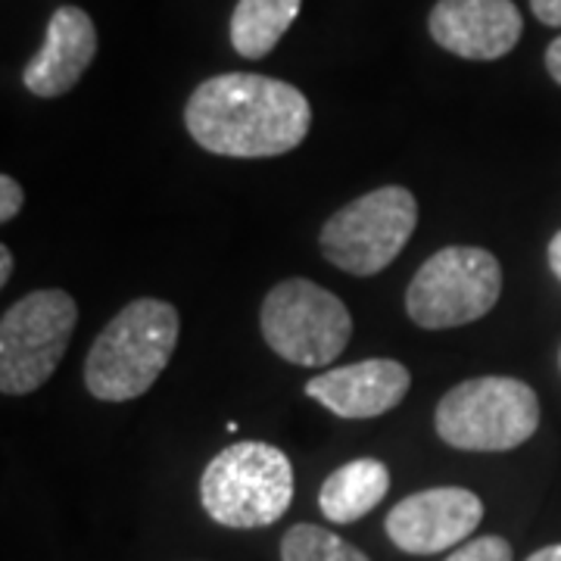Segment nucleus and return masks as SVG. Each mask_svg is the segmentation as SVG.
<instances>
[{
  "mask_svg": "<svg viewBox=\"0 0 561 561\" xmlns=\"http://www.w3.org/2000/svg\"><path fill=\"white\" fill-rule=\"evenodd\" d=\"M79 306L66 290H35L0 321V390L25 397L47 381L66 356Z\"/></svg>",
  "mask_w": 561,
  "mask_h": 561,
  "instance_id": "0eeeda50",
  "label": "nucleus"
},
{
  "mask_svg": "<svg viewBox=\"0 0 561 561\" xmlns=\"http://www.w3.org/2000/svg\"><path fill=\"white\" fill-rule=\"evenodd\" d=\"M98 54V28L79 7H60L50 22L44 47L28 60L22 81L35 98H60L72 91Z\"/></svg>",
  "mask_w": 561,
  "mask_h": 561,
  "instance_id": "f8f14e48",
  "label": "nucleus"
},
{
  "mask_svg": "<svg viewBox=\"0 0 561 561\" xmlns=\"http://www.w3.org/2000/svg\"><path fill=\"white\" fill-rule=\"evenodd\" d=\"M280 561H368V556L324 527L297 524L280 542Z\"/></svg>",
  "mask_w": 561,
  "mask_h": 561,
  "instance_id": "2eb2a0df",
  "label": "nucleus"
},
{
  "mask_svg": "<svg viewBox=\"0 0 561 561\" xmlns=\"http://www.w3.org/2000/svg\"><path fill=\"white\" fill-rule=\"evenodd\" d=\"M409 371L397 359H365L324 371L306 383V393L337 419H378L409 393Z\"/></svg>",
  "mask_w": 561,
  "mask_h": 561,
  "instance_id": "9b49d317",
  "label": "nucleus"
},
{
  "mask_svg": "<svg viewBox=\"0 0 561 561\" xmlns=\"http://www.w3.org/2000/svg\"><path fill=\"white\" fill-rule=\"evenodd\" d=\"M22 201H25V194H22L20 181L3 175V179H0V221L16 219L22 209Z\"/></svg>",
  "mask_w": 561,
  "mask_h": 561,
  "instance_id": "f3484780",
  "label": "nucleus"
},
{
  "mask_svg": "<svg viewBox=\"0 0 561 561\" xmlns=\"http://www.w3.org/2000/svg\"><path fill=\"white\" fill-rule=\"evenodd\" d=\"M260 328L280 359L321 368L341 356L353 334L350 309L316 280L290 278L275 284L262 302Z\"/></svg>",
  "mask_w": 561,
  "mask_h": 561,
  "instance_id": "39448f33",
  "label": "nucleus"
},
{
  "mask_svg": "<svg viewBox=\"0 0 561 561\" xmlns=\"http://www.w3.org/2000/svg\"><path fill=\"white\" fill-rule=\"evenodd\" d=\"M530 10L542 25H556L561 28V0H530Z\"/></svg>",
  "mask_w": 561,
  "mask_h": 561,
  "instance_id": "a211bd4d",
  "label": "nucleus"
},
{
  "mask_svg": "<svg viewBox=\"0 0 561 561\" xmlns=\"http://www.w3.org/2000/svg\"><path fill=\"white\" fill-rule=\"evenodd\" d=\"M419 225V203L412 191L387 184L365 194L321 228V253L350 275H378L402 253Z\"/></svg>",
  "mask_w": 561,
  "mask_h": 561,
  "instance_id": "6e6552de",
  "label": "nucleus"
},
{
  "mask_svg": "<svg viewBox=\"0 0 561 561\" xmlns=\"http://www.w3.org/2000/svg\"><path fill=\"white\" fill-rule=\"evenodd\" d=\"M546 69H549V76L561 84V38H556L549 44V50H546Z\"/></svg>",
  "mask_w": 561,
  "mask_h": 561,
  "instance_id": "6ab92c4d",
  "label": "nucleus"
},
{
  "mask_svg": "<svg viewBox=\"0 0 561 561\" xmlns=\"http://www.w3.org/2000/svg\"><path fill=\"white\" fill-rule=\"evenodd\" d=\"M427 25L431 38L461 60H500L524 32L512 0H440Z\"/></svg>",
  "mask_w": 561,
  "mask_h": 561,
  "instance_id": "9d476101",
  "label": "nucleus"
},
{
  "mask_svg": "<svg viewBox=\"0 0 561 561\" xmlns=\"http://www.w3.org/2000/svg\"><path fill=\"white\" fill-rule=\"evenodd\" d=\"M13 275V253L10 247H0V284H7Z\"/></svg>",
  "mask_w": 561,
  "mask_h": 561,
  "instance_id": "412c9836",
  "label": "nucleus"
},
{
  "mask_svg": "<svg viewBox=\"0 0 561 561\" xmlns=\"http://www.w3.org/2000/svg\"><path fill=\"white\" fill-rule=\"evenodd\" d=\"M434 421L437 434L456 449L505 453L537 434L540 400L518 378H471L443 397Z\"/></svg>",
  "mask_w": 561,
  "mask_h": 561,
  "instance_id": "20e7f679",
  "label": "nucleus"
},
{
  "mask_svg": "<svg viewBox=\"0 0 561 561\" xmlns=\"http://www.w3.org/2000/svg\"><path fill=\"white\" fill-rule=\"evenodd\" d=\"M549 265H552L556 278L561 280V231L552 238V243H549Z\"/></svg>",
  "mask_w": 561,
  "mask_h": 561,
  "instance_id": "aec40b11",
  "label": "nucleus"
},
{
  "mask_svg": "<svg viewBox=\"0 0 561 561\" xmlns=\"http://www.w3.org/2000/svg\"><path fill=\"white\" fill-rule=\"evenodd\" d=\"M483 518L481 496L461 486H434L412 493L387 515V537L412 556H434L459 546Z\"/></svg>",
  "mask_w": 561,
  "mask_h": 561,
  "instance_id": "1a4fd4ad",
  "label": "nucleus"
},
{
  "mask_svg": "<svg viewBox=\"0 0 561 561\" xmlns=\"http://www.w3.org/2000/svg\"><path fill=\"white\" fill-rule=\"evenodd\" d=\"M527 561H561V542L559 546H546L540 552H534Z\"/></svg>",
  "mask_w": 561,
  "mask_h": 561,
  "instance_id": "4be33fe9",
  "label": "nucleus"
},
{
  "mask_svg": "<svg viewBox=\"0 0 561 561\" xmlns=\"http://www.w3.org/2000/svg\"><path fill=\"white\" fill-rule=\"evenodd\" d=\"M201 500L221 527H268L294 502V465L272 443H234L206 465Z\"/></svg>",
  "mask_w": 561,
  "mask_h": 561,
  "instance_id": "7ed1b4c3",
  "label": "nucleus"
},
{
  "mask_svg": "<svg viewBox=\"0 0 561 561\" xmlns=\"http://www.w3.org/2000/svg\"><path fill=\"white\" fill-rule=\"evenodd\" d=\"M302 0H238L231 16V44L243 60H262L275 50L300 16Z\"/></svg>",
  "mask_w": 561,
  "mask_h": 561,
  "instance_id": "4468645a",
  "label": "nucleus"
},
{
  "mask_svg": "<svg viewBox=\"0 0 561 561\" xmlns=\"http://www.w3.org/2000/svg\"><path fill=\"white\" fill-rule=\"evenodd\" d=\"M502 294V268L481 247H446L415 272L405 312L419 328L443 331L483 319Z\"/></svg>",
  "mask_w": 561,
  "mask_h": 561,
  "instance_id": "423d86ee",
  "label": "nucleus"
},
{
  "mask_svg": "<svg viewBox=\"0 0 561 561\" xmlns=\"http://www.w3.org/2000/svg\"><path fill=\"white\" fill-rule=\"evenodd\" d=\"M179 328V309L172 302L153 297L128 302L88 353L84 383L91 397L125 402L147 393L175 353Z\"/></svg>",
  "mask_w": 561,
  "mask_h": 561,
  "instance_id": "f03ea898",
  "label": "nucleus"
},
{
  "mask_svg": "<svg viewBox=\"0 0 561 561\" xmlns=\"http://www.w3.org/2000/svg\"><path fill=\"white\" fill-rule=\"evenodd\" d=\"M390 490V471L378 459H356L341 465L321 483V515L334 524H353L368 515Z\"/></svg>",
  "mask_w": 561,
  "mask_h": 561,
  "instance_id": "ddd939ff",
  "label": "nucleus"
},
{
  "mask_svg": "<svg viewBox=\"0 0 561 561\" xmlns=\"http://www.w3.org/2000/svg\"><path fill=\"white\" fill-rule=\"evenodd\" d=\"M446 561H512V546L502 537H481V540L465 542Z\"/></svg>",
  "mask_w": 561,
  "mask_h": 561,
  "instance_id": "dca6fc26",
  "label": "nucleus"
},
{
  "mask_svg": "<svg viewBox=\"0 0 561 561\" xmlns=\"http://www.w3.org/2000/svg\"><path fill=\"white\" fill-rule=\"evenodd\" d=\"M184 122L203 150L260 160L300 147L312 125V106L287 81L228 72L203 81L191 94Z\"/></svg>",
  "mask_w": 561,
  "mask_h": 561,
  "instance_id": "f257e3e1",
  "label": "nucleus"
}]
</instances>
